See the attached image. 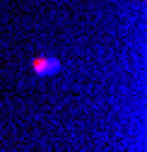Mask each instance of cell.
Listing matches in <instances>:
<instances>
[{"instance_id": "cell-1", "label": "cell", "mask_w": 147, "mask_h": 152, "mask_svg": "<svg viewBox=\"0 0 147 152\" xmlns=\"http://www.w3.org/2000/svg\"><path fill=\"white\" fill-rule=\"evenodd\" d=\"M31 68H34V72L39 75V77H48V75L60 72L63 63L56 58V56H36V58L31 61Z\"/></svg>"}]
</instances>
